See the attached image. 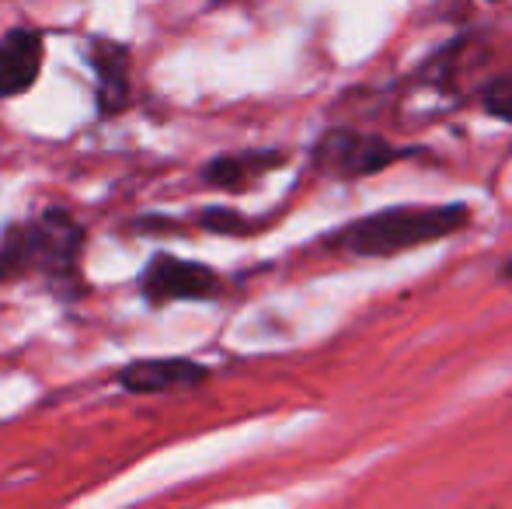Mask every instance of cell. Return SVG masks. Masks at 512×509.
<instances>
[{
	"label": "cell",
	"instance_id": "cell-1",
	"mask_svg": "<svg viewBox=\"0 0 512 509\" xmlns=\"http://www.w3.org/2000/svg\"><path fill=\"white\" fill-rule=\"evenodd\" d=\"M471 224V210L464 203H439V206H387L363 220L338 227L324 248L356 258H391L408 248H422L432 241L453 238Z\"/></svg>",
	"mask_w": 512,
	"mask_h": 509
},
{
	"label": "cell",
	"instance_id": "cell-2",
	"mask_svg": "<svg viewBox=\"0 0 512 509\" xmlns=\"http://www.w3.org/2000/svg\"><path fill=\"white\" fill-rule=\"evenodd\" d=\"M84 245V231L70 213L46 210L32 224L11 227L0 245V279L18 272L39 269L49 276H70L77 265V252Z\"/></svg>",
	"mask_w": 512,
	"mask_h": 509
},
{
	"label": "cell",
	"instance_id": "cell-3",
	"mask_svg": "<svg viewBox=\"0 0 512 509\" xmlns=\"http://www.w3.org/2000/svg\"><path fill=\"white\" fill-rule=\"evenodd\" d=\"M411 147H394L384 136L359 129H331L314 143V168L331 178H366L405 161Z\"/></svg>",
	"mask_w": 512,
	"mask_h": 509
},
{
	"label": "cell",
	"instance_id": "cell-4",
	"mask_svg": "<svg viewBox=\"0 0 512 509\" xmlns=\"http://www.w3.org/2000/svg\"><path fill=\"white\" fill-rule=\"evenodd\" d=\"M140 286L154 304H168V300H209L220 297L223 283L213 269L199 262H185L175 255H157L154 262L143 269Z\"/></svg>",
	"mask_w": 512,
	"mask_h": 509
},
{
	"label": "cell",
	"instance_id": "cell-5",
	"mask_svg": "<svg viewBox=\"0 0 512 509\" xmlns=\"http://www.w3.org/2000/svg\"><path fill=\"white\" fill-rule=\"evenodd\" d=\"M46 42L35 28H11L0 39V98H14L35 84Z\"/></svg>",
	"mask_w": 512,
	"mask_h": 509
},
{
	"label": "cell",
	"instance_id": "cell-6",
	"mask_svg": "<svg viewBox=\"0 0 512 509\" xmlns=\"http://www.w3.org/2000/svg\"><path fill=\"white\" fill-rule=\"evenodd\" d=\"M91 67L98 77V109L105 116H115L129 105V53L126 46L112 39H91L88 42Z\"/></svg>",
	"mask_w": 512,
	"mask_h": 509
},
{
	"label": "cell",
	"instance_id": "cell-7",
	"mask_svg": "<svg viewBox=\"0 0 512 509\" xmlns=\"http://www.w3.org/2000/svg\"><path fill=\"white\" fill-rule=\"evenodd\" d=\"M206 367L192 360H140L129 363L119 374V384L136 394H164V391H182V387L203 384Z\"/></svg>",
	"mask_w": 512,
	"mask_h": 509
},
{
	"label": "cell",
	"instance_id": "cell-8",
	"mask_svg": "<svg viewBox=\"0 0 512 509\" xmlns=\"http://www.w3.org/2000/svg\"><path fill=\"white\" fill-rule=\"evenodd\" d=\"M286 157L276 150H251V154H234V157H216L206 164L203 178L216 189H241L251 178L265 175L269 168H279Z\"/></svg>",
	"mask_w": 512,
	"mask_h": 509
},
{
	"label": "cell",
	"instance_id": "cell-9",
	"mask_svg": "<svg viewBox=\"0 0 512 509\" xmlns=\"http://www.w3.org/2000/svg\"><path fill=\"white\" fill-rule=\"evenodd\" d=\"M481 105H485V112H492L495 119L512 123V70L502 77H495V81L481 91Z\"/></svg>",
	"mask_w": 512,
	"mask_h": 509
},
{
	"label": "cell",
	"instance_id": "cell-10",
	"mask_svg": "<svg viewBox=\"0 0 512 509\" xmlns=\"http://www.w3.org/2000/svg\"><path fill=\"white\" fill-rule=\"evenodd\" d=\"M199 224L213 234H251V220H244L241 213L234 210H223V206H213L199 217Z\"/></svg>",
	"mask_w": 512,
	"mask_h": 509
},
{
	"label": "cell",
	"instance_id": "cell-11",
	"mask_svg": "<svg viewBox=\"0 0 512 509\" xmlns=\"http://www.w3.org/2000/svg\"><path fill=\"white\" fill-rule=\"evenodd\" d=\"M506 276L512 279V258H509V265H506Z\"/></svg>",
	"mask_w": 512,
	"mask_h": 509
}]
</instances>
